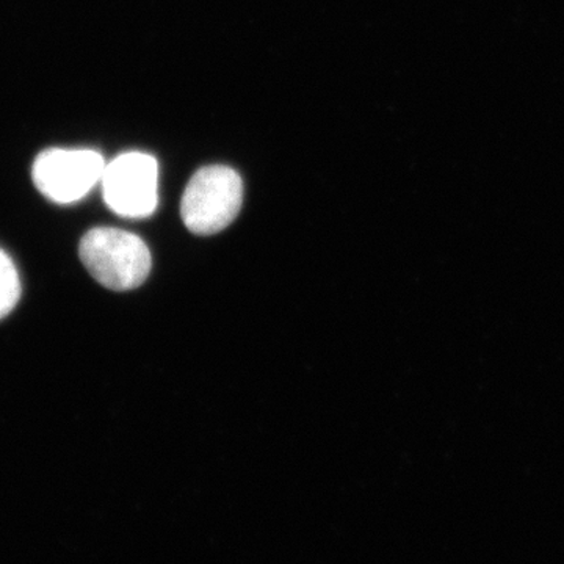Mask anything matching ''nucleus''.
I'll return each instance as SVG.
<instances>
[{
    "label": "nucleus",
    "instance_id": "obj_1",
    "mask_svg": "<svg viewBox=\"0 0 564 564\" xmlns=\"http://www.w3.org/2000/svg\"><path fill=\"white\" fill-rule=\"evenodd\" d=\"M80 261L99 284L110 291H131L151 272V251L135 234L95 228L82 237Z\"/></svg>",
    "mask_w": 564,
    "mask_h": 564
},
{
    "label": "nucleus",
    "instance_id": "obj_2",
    "mask_svg": "<svg viewBox=\"0 0 564 564\" xmlns=\"http://www.w3.org/2000/svg\"><path fill=\"white\" fill-rule=\"evenodd\" d=\"M243 202L239 174L225 165L204 166L193 174L181 203V217L188 231L212 236L228 228Z\"/></svg>",
    "mask_w": 564,
    "mask_h": 564
},
{
    "label": "nucleus",
    "instance_id": "obj_3",
    "mask_svg": "<svg viewBox=\"0 0 564 564\" xmlns=\"http://www.w3.org/2000/svg\"><path fill=\"white\" fill-rule=\"evenodd\" d=\"M106 162L99 152L77 148H52L33 163L35 187L58 204L79 202L102 180Z\"/></svg>",
    "mask_w": 564,
    "mask_h": 564
},
{
    "label": "nucleus",
    "instance_id": "obj_4",
    "mask_svg": "<svg viewBox=\"0 0 564 564\" xmlns=\"http://www.w3.org/2000/svg\"><path fill=\"white\" fill-rule=\"evenodd\" d=\"M159 166L152 155L128 152L106 163L102 195L115 214L143 218L158 207Z\"/></svg>",
    "mask_w": 564,
    "mask_h": 564
},
{
    "label": "nucleus",
    "instance_id": "obj_5",
    "mask_svg": "<svg viewBox=\"0 0 564 564\" xmlns=\"http://www.w3.org/2000/svg\"><path fill=\"white\" fill-rule=\"evenodd\" d=\"M20 296V274L9 256L0 250V321L17 307Z\"/></svg>",
    "mask_w": 564,
    "mask_h": 564
}]
</instances>
